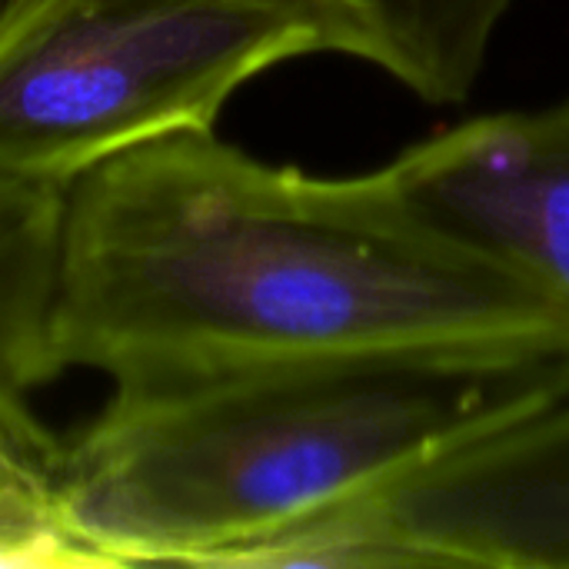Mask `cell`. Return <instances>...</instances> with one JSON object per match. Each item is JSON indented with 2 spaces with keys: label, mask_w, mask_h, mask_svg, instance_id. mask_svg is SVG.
I'll return each instance as SVG.
<instances>
[{
  "label": "cell",
  "mask_w": 569,
  "mask_h": 569,
  "mask_svg": "<svg viewBox=\"0 0 569 569\" xmlns=\"http://www.w3.org/2000/svg\"><path fill=\"white\" fill-rule=\"evenodd\" d=\"M50 347L117 380L327 360L563 363L567 307L443 223L397 160L347 177L213 130L63 190Z\"/></svg>",
  "instance_id": "cell-1"
},
{
  "label": "cell",
  "mask_w": 569,
  "mask_h": 569,
  "mask_svg": "<svg viewBox=\"0 0 569 569\" xmlns=\"http://www.w3.org/2000/svg\"><path fill=\"white\" fill-rule=\"evenodd\" d=\"M567 400L557 363L327 360L117 380L67 443L100 567H247L273 537Z\"/></svg>",
  "instance_id": "cell-2"
},
{
  "label": "cell",
  "mask_w": 569,
  "mask_h": 569,
  "mask_svg": "<svg viewBox=\"0 0 569 569\" xmlns=\"http://www.w3.org/2000/svg\"><path fill=\"white\" fill-rule=\"evenodd\" d=\"M317 53L370 57L340 0H0V173L70 187Z\"/></svg>",
  "instance_id": "cell-3"
},
{
  "label": "cell",
  "mask_w": 569,
  "mask_h": 569,
  "mask_svg": "<svg viewBox=\"0 0 569 569\" xmlns=\"http://www.w3.org/2000/svg\"><path fill=\"white\" fill-rule=\"evenodd\" d=\"M440 569H569V400L490 430L377 493Z\"/></svg>",
  "instance_id": "cell-4"
},
{
  "label": "cell",
  "mask_w": 569,
  "mask_h": 569,
  "mask_svg": "<svg viewBox=\"0 0 569 569\" xmlns=\"http://www.w3.org/2000/svg\"><path fill=\"white\" fill-rule=\"evenodd\" d=\"M393 160L443 223L547 287L569 313V93L453 123ZM557 377L569 400V357Z\"/></svg>",
  "instance_id": "cell-5"
},
{
  "label": "cell",
  "mask_w": 569,
  "mask_h": 569,
  "mask_svg": "<svg viewBox=\"0 0 569 569\" xmlns=\"http://www.w3.org/2000/svg\"><path fill=\"white\" fill-rule=\"evenodd\" d=\"M367 30V63L413 97L463 103L517 0H340Z\"/></svg>",
  "instance_id": "cell-6"
},
{
  "label": "cell",
  "mask_w": 569,
  "mask_h": 569,
  "mask_svg": "<svg viewBox=\"0 0 569 569\" xmlns=\"http://www.w3.org/2000/svg\"><path fill=\"white\" fill-rule=\"evenodd\" d=\"M63 190L0 173V380L57 377L50 327L60 267Z\"/></svg>",
  "instance_id": "cell-7"
},
{
  "label": "cell",
  "mask_w": 569,
  "mask_h": 569,
  "mask_svg": "<svg viewBox=\"0 0 569 569\" xmlns=\"http://www.w3.org/2000/svg\"><path fill=\"white\" fill-rule=\"evenodd\" d=\"M0 380V567H100L80 540L67 493V443Z\"/></svg>",
  "instance_id": "cell-8"
}]
</instances>
